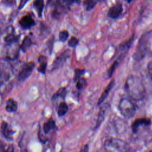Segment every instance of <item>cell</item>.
Returning <instances> with one entry per match:
<instances>
[{"label": "cell", "mask_w": 152, "mask_h": 152, "mask_svg": "<svg viewBox=\"0 0 152 152\" xmlns=\"http://www.w3.org/2000/svg\"><path fill=\"white\" fill-rule=\"evenodd\" d=\"M99 1V0H85L84 5L86 10L89 11L93 9Z\"/></svg>", "instance_id": "603a6c76"}, {"label": "cell", "mask_w": 152, "mask_h": 152, "mask_svg": "<svg viewBox=\"0 0 152 152\" xmlns=\"http://www.w3.org/2000/svg\"><path fill=\"white\" fill-rule=\"evenodd\" d=\"M63 1L67 5H69L71 4H72L74 1V0H63Z\"/></svg>", "instance_id": "836d02e7"}, {"label": "cell", "mask_w": 152, "mask_h": 152, "mask_svg": "<svg viewBox=\"0 0 152 152\" xmlns=\"http://www.w3.org/2000/svg\"><path fill=\"white\" fill-rule=\"evenodd\" d=\"M56 126L55 122L52 119H49L45 123H44L43 126V130L45 134H48L51 130L54 129Z\"/></svg>", "instance_id": "e0dca14e"}, {"label": "cell", "mask_w": 152, "mask_h": 152, "mask_svg": "<svg viewBox=\"0 0 152 152\" xmlns=\"http://www.w3.org/2000/svg\"><path fill=\"white\" fill-rule=\"evenodd\" d=\"M114 84H115V80H112L109 83L107 86L106 87V88L104 89V90L103 91L101 96H100V97L97 101V105H100L101 104H102V103L104 101V100L106 99V97L109 95V92L112 89L113 87L114 86Z\"/></svg>", "instance_id": "7c38bea8"}, {"label": "cell", "mask_w": 152, "mask_h": 152, "mask_svg": "<svg viewBox=\"0 0 152 152\" xmlns=\"http://www.w3.org/2000/svg\"><path fill=\"white\" fill-rule=\"evenodd\" d=\"M1 130L2 135L6 139L8 140L12 139V135L14 134V131L11 129L7 122L3 121L1 123Z\"/></svg>", "instance_id": "9c48e42d"}, {"label": "cell", "mask_w": 152, "mask_h": 152, "mask_svg": "<svg viewBox=\"0 0 152 152\" xmlns=\"http://www.w3.org/2000/svg\"><path fill=\"white\" fill-rule=\"evenodd\" d=\"M31 44L32 42L30 38L28 36H26L20 46V48L23 52H26L27 49L31 45Z\"/></svg>", "instance_id": "7402d4cb"}, {"label": "cell", "mask_w": 152, "mask_h": 152, "mask_svg": "<svg viewBox=\"0 0 152 152\" xmlns=\"http://www.w3.org/2000/svg\"><path fill=\"white\" fill-rule=\"evenodd\" d=\"M18 109V104L15 100L12 99L7 100L5 104V110L8 112H15Z\"/></svg>", "instance_id": "5bb4252c"}, {"label": "cell", "mask_w": 152, "mask_h": 152, "mask_svg": "<svg viewBox=\"0 0 152 152\" xmlns=\"http://www.w3.org/2000/svg\"><path fill=\"white\" fill-rule=\"evenodd\" d=\"M68 36H69V34L66 30H63V31H61L59 34V38L60 41H61L62 42H65L68 37Z\"/></svg>", "instance_id": "4316f807"}, {"label": "cell", "mask_w": 152, "mask_h": 152, "mask_svg": "<svg viewBox=\"0 0 152 152\" xmlns=\"http://www.w3.org/2000/svg\"><path fill=\"white\" fill-rule=\"evenodd\" d=\"M20 26L24 29H27L31 28L34 24V21L32 17L29 15H25L19 21Z\"/></svg>", "instance_id": "8fae6325"}, {"label": "cell", "mask_w": 152, "mask_h": 152, "mask_svg": "<svg viewBox=\"0 0 152 152\" xmlns=\"http://www.w3.org/2000/svg\"><path fill=\"white\" fill-rule=\"evenodd\" d=\"M0 152H14V148L12 144H1L0 145Z\"/></svg>", "instance_id": "484cf974"}, {"label": "cell", "mask_w": 152, "mask_h": 152, "mask_svg": "<svg viewBox=\"0 0 152 152\" xmlns=\"http://www.w3.org/2000/svg\"><path fill=\"white\" fill-rule=\"evenodd\" d=\"M125 89L129 97L136 101L144 99L146 94L142 81L140 77L134 75H130L126 78Z\"/></svg>", "instance_id": "6da1fadb"}, {"label": "cell", "mask_w": 152, "mask_h": 152, "mask_svg": "<svg viewBox=\"0 0 152 152\" xmlns=\"http://www.w3.org/2000/svg\"><path fill=\"white\" fill-rule=\"evenodd\" d=\"M147 71L148 73L152 80V61L148 62L147 64Z\"/></svg>", "instance_id": "4dcf8cb0"}, {"label": "cell", "mask_w": 152, "mask_h": 152, "mask_svg": "<svg viewBox=\"0 0 152 152\" xmlns=\"http://www.w3.org/2000/svg\"><path fill=\"white\" fill-rule=\"evenodd\" d=\"M104 149L106 152H131V147L127 142L114 137L104 141Z\"/></svg>", "instance_id": "3957f363"}, {"label": "cell", "mask_w": 152, "mask_h": 152, "mask_svg": "<svg viewBox=\"0 0 152 152\" xmlns=\"http://www.w3.org/2000/svg\"><path fill=\"white\" fill-rule=\"evenodd\" d=\"M80 152H88V144H86L80 150Z\"/></svg>", "instance_id": "d6a6232c"}, {"label": "cell", "mask_w": 152, "mask_h": 152, "mask_svg": "<svg viewBox=\"0 0 152 152\" xmlns=\"http://www.w3.org/2000/svg\"><path fill=\"white\" fill-rule=\"evenodd\" d=\"M74 2H80V0H74Z\"/></svg>", "instance_id": "8d00e7d4"}, {"label": "cell", "mask_w": 152, "mask_h": 152, "mask_svg": "<svg viewBox=\"0 0 152 152\" xmlns=\"http://www.w3.org/2000/svg\"><path fill=\"white\" fill-rule=\"evenodd\" d=\"M134 41V35H132V36L131 37H130L128 40H126L125 42H123L122 44L120 45L119 46V49L121 51H124V52H126L129 48L131 47V45L132 44V42Z\"/></svg>", "instance_id": "44dd1931"}, {"label": "cell", "mask_w": 152, "mask_h": 152, "mask_svg": "<svg viewBox=\"0 0 152 152\" xmlns=\"http://www.w3.org/2000/svg\"><path fill=\"white\" fill-rule=\"evenodd\" d=\"M152 42V31L144 33L139 39L137 49L133 55L135 61H140L148 52Z\"/></svg>", "instance_id": "7a4b0ae2"}, {"label": "cell", "mask_w": 152, "mask_h": 152, "mask_svg": "<svg viewBox=\"0 0 152 152\" xmlns=\"http://www.w3.org/2000/svg\"><path fill=\"white\" fill-rule=\"evenodd\" d=\"M84 73V69H77L75 70V74L74 77V80L76 81L79 78L81 77V75H83Z\"/></svg>", "instance_id": "83f0119b"}, {"label": "cell", "mask_w": 152, "mask_h": 152, "mask_svg": "<svg viewBox=\"0 0 152 152\" xmlns=\"http://www.w3.org/2000/svg\"><path fill=\"white\" fill-rule=\"evenodd\" d=\"M75 82H76V88L79 90H83L87 85L86 80L83 77L79 78Z\"/></svg>", "instance_id": "d4e9b609"}, {"label": "cell", "mask_w": 152, "mask_h": 152, "mask_svg": "<svg viewBox=\"0 0 152 152\" xmlns=\"http://www.w3.org/2000/svg\"><path fill=\"white\" fill-rule=\"evenodd\" d=\"M148 152H151V151H148Z\"/></svg>", "instance_id": "74e56055"}, {"label": "cell", "mask_w": 152, "mask_h": 152, "mask_svg": "<svg viewBox=\"0 0 152 152\" xmlns=\"http://www.w3.org/2000/svg\"><path fill=\"white\" fill-rule=\"evenodd\" d=\"M28 1V0H21L20 3V5H19V7H18V9L21 10L22 8H23L24 6L25 5V4L27 3V2Z\"/></svg>", "instance_id": "1f68e13d"}, {"label": "cell", "mask_w": 152, "mask_h": 152, "mask_svg": "<svg viewBox=\"0 0 152 152\" xmlns=\"http://www.w3.org/2000/svg\"><path fill=\"white\" fill-rule=\"evenodd\" d=\"M151 121L149 118H142L135 119L131 125V129L134 133H137L140 128L150 125Z\"/></svg>", "instance_id": "52a82bcc"}, {"label": "cell", "mask_w": 152, "mask_h": 152, "mask_svg": "<svg viewBox=\"0 0 152 152\" xmlns=\"http://www.w3.org/2000/svg\"><path fill=\"white\" fill-rule=\"evenodd\" d=\"M33 6L38 15L40 17L42 16L43 9L44 7L43 0H34L33 2Z\"/></svg>", "instance_id": "d6986e66"}, {"label": "cell", "mask_w": 152, "mask_h": 152, "mask_svg": "<svg viewBox=\"0 0 152 152\" xmlns=\"http://www.w3.org/2000/svg\"><path fill=\"white\" fill-rule=\"evenodd\" d=\"M78 44V40L75 37H72L68 41V45L70 47L74 48Z\"/></svg>", "instance_id": "f1b7e54d"}, {"label": "cell", "mask_w": 152, "mask_h": 152, "mask_svg": "<svg viewBox=\"0 0 152 152\" xmlns=\"http://www.w3.org/2000/svg\"><path fill=\"white\" fill-rule=\"evenodd\" d=\"M118 108L121 113L126 118H131L136 112L135 104L128 98H122L119 103Z\"/></svg>", "instance_id": "277c9868"}, {"label": "cell", "mask_w": 152, "mask_h": 152, "mask_svg": "<svg viewBox=\"0 0 152 152\" xmlns=\"http://www.w3.org/2000/svg\"><path fill=\"white\" fill-rule=\"evenodd\" d=\"M69 52L68 50H66L62 53L59 56H58L55 60L54 61L53 65H52V69H56L59 68L62 64L66 61V59L69 56Z\"/></svg>", "instance_id": "30bf717a"}, {"label": "cell", "mask_w": 152, "mask_h": 152, "mask_svg": "<svg viewBox=\"0 0 152 152\" xmlns=\"http://www.w3.org/2000/svg\"><path fill=\"white\" fill-rule=\"evenodd\" d=\"M66 94V90L65 87L60 88L52 97V100L56 102L59 99L64 100Z\"/></svg>", "instance_id": "9a60e30c"}, {"label": "cell", "mask_w": 152, "mask_h": 152, "mask_svg": "<svg viewBox=\"0 0 152 152\" xmlns=\"http://www.w3.org/2000/svg\"><path fill=\"white\" fill-rule=\"evenodd\" d=\"M122 10V4L121 3H117L109 8L107 12V15L111 18L116 19L121 15Z\"/></svg>", "instance_id": "ba28073f"}, {"label": "cell", "mask_w": 152, "mask_h": 152, "mask_svg": "<svg viewBox=\"0 0 152 152\" xmlns=\"http://www.w3.org/2000/svg\"><path fill=\"white\" fill-rule=\"evenodd\" d=\"M5 63H0V86L8 81L11 75V68Z\"/></svg>", "instance_id": "8992f818"}, {"label": "cell", "mask_w": 152, "mask_h": 152, "mask_svg": "<svg viewBox=\"0 0 152 152\" xmlns=\"http://www.w3.org/2000/svg\"><path fill=\"white\" fill-rule=\"evenodd\" d=\"M21 152H28V151L27 150L25 149V150H23L21 151Z\"/></svg>", "instance_id": "e575fe53"}, {"label": "cell", "mask_w": 152, "mask_h": 152, "mask_svg": "<svg viewBox=\"0 0 152 152\" xmlns=\"http://www.w3.org/2000/svg\"><path fill=\"white\" fill-rule=\"evenodd\" d=\"M61 1V0H48V4L52 7H58L60 4Z\"/></svg>", "instance_id": "f546056e"}, {"label": "cell", "mask_w": 152, "mask_h": 152, "mask_svg": "<svg viewBox=\"0 0 152 152\" xmlns=\"http://www.w3.org/2000/svg\"><path fill=\"white\" fill-rule=\"evenodd\" d=\"M124 54H122L121 55H120L118 58L113 63V64L111 65V66L110 67V68L108 70V75H109V77H110L113 72L115 71V69L116 68V67L118 66L119 64L120 63V62L122 61V59L124 58Z\"/></svg>", "instance_id": "ffe728a7"}, {"label": "cell", "mask_w": 152, "mask_h": 152, "mask_svg": "<svg viewBox=\"0 0 152 152\" xmlns=\"http://www.w3.org/2000/svg\"><path fill=\"white\" fill-rule=\"evenodd\" d=\"M126 2H128V3H129V2H132L133 0H125Z\"/></svg>", "instance_id": "d590c367"}, {"label": "cell", "mask_w": 152, "mask_h": 152, "mask_svg": "<svg viewBox=\"0 0 152 152\" xmlns=\"http://www.w3.org/2000/svg\"><path fill=\"white\" fill-rule=\"evenodd\" d=\"M68 107L65 102H61L57 107V114L59 116L61 117L64 116L68 112Z\"/></svg>", "instance_id": "ac0fdd59"}, {"label": "cell", "mask_w": 152, "mask_h": 152, "mask_svg": "<svg viewBox=\"0 0 152 152\" xmlns=\"http://www.w3.org/2000/svg\"><path fill=\"white\" fill-rule=\"evenodd\" d=\"M38 61L39 62V66L37 68V71L39 72L45 74L47 68L46 58L44 56H40L38 58Z\"/></svg>", "instance_id": "2e32d148"}, {"label": "cell", "mask_w": 152, "mask_h": 152, "mask_svg": "<svg viewBox=\"0 0 152 152\" xmlns=\"http://www.w3.org/2000/svg\"><path fill=\"white\" fill-rule=\"evenodd\" d=\"M17 40H18L17 36H16L13 33H9L4 37L5 42L9 44L15 43L17 41Z\"/></svg>", "instance_id": "cb8c5ba5"}, {"label": "cell", "mask_w": 152, "mask_h": 152, "mask_svg": "<svg viewBox=\"0 0 152 152\" xmlns=\"http://www.w3.org/2000/svg\"><path fill=\"white\" fill-rule=\"evenodd\" d=\"M108 107H109V106L107 104H105L100 108L99 114H98L96 124L95 125V129L98 128L100 126V125H101V124L103 122Z\"/></svg>", "instance_id": "4fadbf2b"}, {"label": "cell", "mask_w": 152, "mask_h": 152, "mask_svg": "<svg viewBox=\"0 0 152 152\" xmlns=\"http://www.w3.org/2000/svg\"><path fill=\"white\" fill-rule=\"evenodd\" d=\"M34 68V63L33 62L24 64L17 75L18 80L20 81L26 80L31 74Z\"/></svg>", "instance_id": "5b68a950"}]
</instances>
